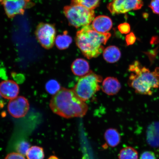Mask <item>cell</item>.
Segmentation results:
<instances>
[{"label": "cell", "mask_w": 159, "mask_h": 159, "mask_svg": "<svg viewBox=\"0 0 159 159\" xmlns=\"http://www.w3.org/2000/svg\"><path fill=\"white\" fill-rule=\"evenodd\" d=\"M52 112L63 118H81L85 116L88 107L73 89L61 88L53 95L50 102Z\"/></svg>", "instance_id": "cell-1"}, {"label": "cell", "mask_w": 159, "mask_h": 159, "mask_svg": "<svg viewBox=\"0 0 159 159\" xmlns=\"http://www.w3.org/2000/svg\"><path fill=\"white\" fill-rule=\"evenodd\" d=\"M111 37L110 33H98L89 25L77 32L75 41L83 55L90 59L98 57L103 52L104 45Z\"/></svg>", "instance_id": "cell-2"}, {"label": "cell", "mask_w": 159, "mask_h": 159, "mask_svg": "<svg viewBox=\"0 0 159 159\" xmlns=\"http://www.w3.org/2000/svg\"><path fill=\"white\" fill-rule=\"evenodd\" d=\"M63 13L69 24L77 29L90 25L95 17L94 10L78 5L65 6Z\"/></svg>", "instance_id": "cell-3"}, {"label": "cell", "mask_w": 159, "mask_h": 159, "mask_svg": "<svg viewBox=\"0 0 159 159\" xmlns=\"http://www.w3.org/2000/svg\"><path fill=\"white\" fill-rule=\"evenodd\" d=\"M100 75L90 71L80 78L73 90L83 101L90 99L101 89L99 83L102 81Z\"/></svg>", "instance_id": "cell-4"}, {"label": "cell", "mask_w": 159, "mask_h": 159, "mask_svg": "<svg viewBox=\"0 0 159 159\" xmlns=\"http://www.w3.org/2000/svg\"><path fill=\"white\" fill-rule=\"evenodd\" d=\"M129 70L140 82L150 85L152 88H158L159 86V68L151 72L146 67H143L138 61H135L129 66Z\"/></svg>", "instance_id": "cell-5"}, {"label": "cell", "mask_w": 159, "mask_h": 159, "mask_svg": "<svg viewBox=\"0 0 159 159\" xmlns=\"http://www.w3.org/2000/svg\"><path fill=\"white\" fill-rule=\"evenodd\" d=\"M35 34L38 41L43 48L49 49L54 45L56 30L53 25L44 23H39L36 29Z\"/></svg>", "instance_id": "cell-6"}, {"label": "cell", "mask_w": 159, "mask_h": 159, "mask_svg": "<svg viewBox=\"0 0 159 159\" xmlns=\"http://www.w3.org/2000/svg\"><path fill=\"white\" fill-rule=\"evenodd\" d=\"M143 5L142 0H112L107 8L113 15L120 14L140 9Z\"/></svg>", "instance_id": "cell-7"}, {"label": "cell", "mask_w": 159, "mask_h": 159, "mask_svg": "<svg viewBox=\"0 0 159 159\" xmlns=\"http://www.w3.org/2000/svg\"><path fill=\"white\" fill-rule=\"evenodd\" d=\"M32 0H3L2 2L6 15L9 18L23 15L25 10L32 7Z\"/></svg>", "instance_id": "cell-8"}, {"label": "cell", "mask_w": 159, "mask_h": 159, "mask_svg": "<svg viewBox=\"0 0 159 159\" xmlns=\"http://www.w3.org/2000/svg\"><path fill=\"white\" fill-rule=\"evenodd\" d=\"M28 100L23 96L17 97L9 101L7 110L13 118H19L25 116L29 109Z\"/></svg>", "instance_id": "cell-9"}, {"label": "cell", "mask_w": 159, "mask_h": 159, "mask_svg": "<svg viewBox=\"0 0 159 159\" xmlns=\"http://www.w3.org/2000/svg\"><path fill=\"white\" fill-rule=\"evenodd\" d=\"M19 91L18 85L14 81L7 80L0 83V93L5 99L11 100L16 98Z\"/></svg>", "instance_id": "cell-10"}, {"label": "cell", "mask_w": 159, "mask_h": 159, "mask_svg": "<svg viewBox=\"0 0 159 159\" xmlns=\"http://www.w3.org/2000/svg\"><path fill=\"white\" fill-rule=\"evenodd\" d=\"M92 26L95 31L101 33H108L112 29L113 23L110 17L104 15L99 16L93 20Z\"/></svg>", "instance_id": "cell-11"}, {"label": "cell", "mask_w": 159, "mask_h": 159, "mask_svg": "<svg viewBox=\"0 0 159 159\" xmlns=\"http://www.w3.org/2000/svg\"><path fill=\"white\" fill-rule=\"evenodd\" d=\"M147 142L151 146L159 148V122H155L148 126L146 132Z\"/></svg>", "instance_id": "cell-12"}, {"label": "cell", "mask_w": 159, "mask_h": 159, "mask_svg": "<svg viewBox=\"0 0 159 159\" xmlns=\"http://www.w3.org/2000/svg\"><path fill=\"white\" fill-rule=\"evenodd\" d=\"M121 84L118 79L114 77H108L103 81L102 90L107 95H113L116 94L121 89Z\"/></svg>", "instance_id": "cell-13"}, {"label": "cell", "mask_w": 159, "mask_h": 159, "mask_svg": "<svg viewBox=\"0 0 159 159\" xmlns=\"http://www.w3.org/2000/svg\"><path fill=\"white\" fill-rule=\"evenodd\" d=\"M71 69L73 74L80 77L84 76L90 71L88 61L81 58L77 59L73 61Z\"/></svg>", "instance_id": "cell-14"}, {"label": "cell", "mask_w": 159, "mask_h": 159, "mask_svg": "<svg viewBox=\"0 0 159 159\" xmlns=\"http://www.w3.org/2000/svg\"><path fill=\"white\" fill-rule=\"evenodd\" d=\"M105 60L109 63H114L120 59L121 53L118 47L115 46H110L104 49L103 52Z\"/></svg>", "instance_id": "cell-15"}, {"label": "cell", "mask_w": 159, "mask_h": 159, "mask_svg": "<svg viewBox=\"0 0 159 159\" xmlns=\"http://www.w3.org/2000/svg\"><path fill=\"white\" fill-rule=\"evenodd\" d=\"M104 136L107 144L111 148H115L120 143V135L116 129L111 128L107 129Z\"/></svg>", "instance_id": "cell-16"}, {"label": "cell", "mask_w": 159, "mask_h": 159, "mask_svg": "<svg viewBox=\"0 0 159 159\" xmlns=\"http://www.w3.org/2000/svg\"><path fill=\"white\" fill-rule=\"evenodd\" d=\"M72 42V38L65 31L62 35H58L56 38L55 43L57 48L61 50L68 48Z\"/></svg>", "instance_id": "cell-17"}, {"label": "cell", "mask_w": 159, "mask_h": 159, "mask_svg": "<svg viewBox=\"0 0 159 159\" xmlns=\"http://www.w3.org/2000/svg\"><path fill=\"white\" fill-rule=\"evenodd\" d=\"M138 153L131 147H126L120 151L118 155L119 159H138Z\"/></svg>", "instance_id": "cell-18"}, {"label": "cell", "mask_w": 159, "mask_h": 159, "mask_svg": "<svg viewBox=\"0 0 159 159\" xmlns=\"http://www.w3.org/2000/svg\"><path fill=\"white\" fill-rule=\"evenodd\" d=\"M26 156L27 159H43L44 151L40 147L33 146L29 149Z\"/></svg>", "instance_id": "cell-19"}, {"label": "cell", "mask_w": 159, "mask_h": 159, "mask_svg": "<svg viewBox=\"0 0 159 159\" xmlns=\"http://www.w3.org/2000/svg\"><path fill=\"white\" fill-rule=\"evenodd\" d=\"M100 3V0H71V5H78L94 10L98 7Z\"/></svg>", "instance_id": "cell-20"}, {"label": "cell", "mask_w": 159, "mask_h": 159, "mask_svg": "<svg viewBox=\"0 0 159 159\" xmlns=\"http://www.w3.org/2000/svg\"><path fill=\"white\" fill-rule=\"evenodd\" d=\"M45 87L47 92L53 95L56 94L61 89L59 83L55 80H51L48 81Z\"/></svg>", "instance_id": "cell-21"}, {"label": "cell", "mask_w": 159, "mask_h": 159, "mask_svg": "<svg viewBox=\"0 0 159 159\" xmlns=\"http://www.w3.org/2000/svg\"><path fill=\"white\" fill-rule=\"evenodd\" d=\"M30 145L28 142L22 141L19 143L16 147V150L19 153L23 156L26 155L28 151L30 148Z\"/></svg>", "instance_id": "cell-22"}, {"label": "cell", "mask_w": 159, "mask_h": 159, "mask_svg": "<svg viewBox=\"0 0 159 159\" xmlns=\"http://www.w3.org/2000/svg\"><path fill=\"white\" fill-rule=\"evenodd\" d=\"M149 7L155 14L159 15V0H152Z\"/></svg>", "instance_id": "cell-23"}, {"label": "cell", "mask_w": 159, "mask_h": 159, "mask_svg": "<svg viewBox=\"0 0 159 159\" xmlns=\"http://www.w3.org/2000/svg\"><path fill=\"white\" fill-rule=\"evenodd\" d=\"M118 29L120 32L124 34H127L130 33V25L127 23H123L119 25Z\"/></svg>", "instance_id": "cell-24"}, {"label": "cell", "mask_w": 159, "mask_h": 159, "mask_svg": "<svg viewBox=\"0 0 159 159\" xmlns=\"http://www.w3.org/2000/svg\"><path fill=\"white\" fill-rule=\"evenodd\" d=\"M140 159H157L154 152L151 151H146L141 154Z\"/></svg>", "instance_id": "cell-25"}, {"label": "cell", "mask_w": 159, "mask_h": 159, "mask_svg": "<svg viewBox=\"0 0 159 159\" xmlns=\"http://www.w3.org/2000/svg\"><path fill=\"white\" fill-rule=\"evenodd\" d=\"M126 41L127 45H130L134 44L136 41V37L133 33H129L126 37Z\"/></svg>", "instance_id": "cell-26"}, {"label": "cell", "mask_w": 159, "mask_h": 159, "mask_svg": "<svg viewBox=\"0 0 159 159\" xmlns=\"http://www.w3.org/2000/svg\"><path fill=\"white\" fill-rule=\"evenodd\" d=\"M5 159H25L24 156L19 153H11L6 156Z\"/></svg>", "instance_id": "cell-27"}, {"label": "cell", "mask_w": 159, "mask_h": 159, "mask_svg": "<svg viewBox=\"0 0 159 159\" xmlns=\"http://www.w3.org/2000/svg\"><path fill=\"white\" fill-rule=\"evenodd\" d=\"M48 159H59V158L56 156H52L50 157Z\"/></svg>", "instance_id": "cell-28"}, {"label": "cell", "mask_w": 159, "mask_h": 159, "mask_svg": "<svg viewBox=\"0 0 159 159\" xmlns=\"http://www.w3.org/2000/svg\"><path fill=\"white\" fill-rule=\"evenodd\" d=\"M2 97V95H1V93H0V99H1Z\"/></svg>", "instance_id": "cell-29"}, {"label": "cell", "mask_w": 159, "mask_h": 159, "mask_svg": "<svg viewBox=\"0 0 159 159\" xmlns=\"http://www.w3.org/2000/svg\"><path fill=\"white\" fill-rule=\"evenodd\" d=\"M3 1V0H0V2H2Z\"/></svg>", "instance_id": "cell-30"}]
</instances>
